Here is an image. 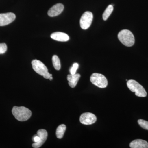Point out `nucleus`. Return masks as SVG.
I'll return each mask as SVG.
<instances>
[{"instance_id":"nucleus-1","label":"nucleus","mask_w":148,"mask_h":148,"mask_svg":"<svg viewBox=\"0 0 148 148\" xmlns=\"http://www.w3.org/2000/svg\"><path fill=\"white\" fill-rule=\"evenodd\" d=\"M12 114L16 119L20 121L28 120L32 116V112L26 107L14 106L12 110Z\"/></svg>"},{"instance_id":"nucleus-2","label":"nucleus","mask_w":148,"mask_h":148,"mask_svg":"<svg viewBox=\"0 0 148 148\" xmlns=\"http://www.w3.org/2000/svg\"><path fill=\"white\" fill-rule=\"evenodd\" d=\"M118 38L124 45L131 47L134 45L135 42V37L132 32L127 29L121 30L118 35Z\"/></svg>"},{"instance_id":"nucleus-3","label":"nucleus","mask_w":148,"mask_h":148,"mask_svg":"<svg viewBox=\"0 0 148 148\" xmlns=\"http://www.w3.org/2000/svg\"><path fill=\"white\" fill-rule=\"evenodd\" d=\"M32 66L33 69L37 73L42 76L46 79H49L52 75L48 71V69L45 64L39 60H33L32 61Z\"/></svg>"},{"instance_id":"nucleus-4","label":"nucleus","mask_w":148,"mask_h":148,"mask_svg":"<svg viewBox=\"0 0 148 148\" xmlns=\"http://www.w3.org/2000/svg\"><path fill=\"white\" fill-rule=\"evenodd\" d=\"M127 87L132 92H135L136 96L140 97H145L147 93L144 88L136 81L130 79L127 81Z\"/></svg>"},{"instance_id":"nucleus-5","label":"nucleus","mask_w":148,"mask_h":148,"mask_svg":"<svg viewBox=\"0 0 148 148\" xmlns=\"http://www.w3.org/2000/svg\"><path fill=\"white\" fill-rule=\"evenodd\" d=\"M91 83L100 88H105L108 85V81L105 76L101 74L94 73L90 77Z\"/></svg>"},{"instance_id":"nucleus-6","label":"nucleus","mask_w":148,"mask_h":148,"mask_svg":"<svg viewBox=\"0 0 148 148\" xmlns=\"http://www.w3.org/2000/svg\"><path fill=\"white\" fill-rule=\"evenodd\" d=\"M93 19V14L90 12L86 11L82 14L80 20L82 29L86 30L90 27Z\"/></svg>"},{"instance_id":"nucleus-7","label":"nucleus","mask_w":148,"mask_h":148,"mask_svg":"<svg viewBox=\"0 0 148 148\" xmlns=\"http://www.w3.org/2000/svg\"><path fill=\"white\" fill-rule=\"evenodd\" d=\"M79 120L82 124L88 125L95 123L97 120V118L94 114L86 112L81 115Z\"/></svg>"},{"instance_id":"nucleus-8","label":"nucleus","mask_w":148,"mask_h":148,"mask_svg":"<svg viewBox=\"0 0 148 148\" xmlns=\"http://www.w3.org/2000/svg\"><path fill=\"white\" fill-rule=\"evenodd\" d=\"M16 18L15 14L12 12L0 14V26H4L13 22Z\"/></svg>"},{"instance_id":"nucleus-9","label":"nucleus","mask_w":148,"mask_h":148,"mask_svg":"<svg viewBox=\"0 0 148 148\" xmlns=\"http://www.w3.org/2000/svg\"><path fill=\"white\" fill-rule=\"evenodd\" d=\"M37 135L40 137V141L39 143H34L32 144V147L34 148L40 147L45 143L47 138V132L45 130L40 129L38 130Z\"/></svg>"},{"instance_id":"nucleus-10","label":"nucleus","mask_w":148,"mask_h":148,"mask_svg":"<svg viewBox=\"0 0 148 148\" xmlns=\"http://www.w3.org/2000/svg\"><path fill=\"white\" fill-rule=\"evenodd\" d=\"M64 9L62 4L58 3L53 5L48 12V15L50 17H54L61 14Z\"/></svg>"},{"instance_id":"nucleus-11","label":"nucleus","mask_w":148,"mask_h":148,"mask_svg":"<svg viewBox=\"0 0 148 148\" xmlns=\"http://www.w3.org/2000/svg\"><path fill=\"white\" fill-rule=\"evenodd\" d=\"M50 36L52 39L58 41H68L70 39L69 36L67 34L61 32H56L52 33L51 35Z\"/></svg>"},{"instance_id":"nucleus-12","label":"nucleus","mask_w":148,"mask_h":148,"mask_svg":"<svg viewBox=\"0 0 148 148\" xmlns=\"http://www.w3.org/2000/svg\"><path fill=\"white\" fill-rule=\"evenodd\" d=\"M130 147L131 148H148V143L145 140L137 139L130 143Z\"/></svg>"},{"instance_id":"nucleus-13","label":"nucleus","mask_w":148,"mask_h":148,"mask_svg":"<svg viewBox=\"0 0 148 148\" xmlns=\"http://www.w3.org/2000/svg\"><path fill=\"white\" fill-rule=\"evenodd\" d=\"M80 77V75L79 74L68 75L67 76V79L69 81V85L71 88L75 87Z\"/></svg>"},{"instance_id":"nucleus-14","label":"nucleus","mask_w":148,"mask_h":148,"mask_svg":"<svg viewBox=\"0 0 148 148\" xmlns=\"http://www.w3.org/2000/svg\"><path fill=\"white\" fill-rule=\"evenodd\" d=\"M66 129V125L64 124L60 125L56 130V135L58 139H61L64 137V133Z\"/></svg>"},{"instance_id":"nucleus-15","label":"nucleus","mask_w":148,"mask_h":148,"mask_svg":"<svg viewBox=\"0 0 148 148\" xmlns=\"http://www.w3.org/2000/svg\"><path fill=\"white\" fill-rule=\"evenodd\" d=\"M113 10V6L112 5H110L107 8L103 14V20L106 21L108 19L109 16H110Z\"/></svg>"},{"instance_id":"nucleus-16","label":"nucleus","mask_w":148,"mask_h":148,"mask_svg":"<svg viewBox=\"0 0 148 148\" xmlns=\"http://www.w3.org/2000/svg\"><path fill=\"white\" fill-rule=\"evenodd\" d=\"M52 63L54 69L57 71H59L61 69V63L60 59L56 55H53L52 58Z\"/></svg>"},{"instance_id":"nucleus-17","label":"nucleus","mask_w":148,"mask_h":148,"mask_svg":"<svg viewBox=\"0 0 148 148\" xmlns=\"http://www.w3.org/2000/svg\"><path fill=\"white\" fill-rule=\"evenodd\" d=\"M138 123L143 129L148 130V121L140 119L138 120Z\"/></svg>"},{"instance_id":"nucleus-18","label":"nucleus","mask_w":148,"mask_h":148,"mask_svg":"<svg viewBox=\"0 0 148 148\" xmlns=\"http://www.w3.org/2000/svg\"><path fill=\"white\" fill-rule=\"evenodd\" d=\"M79 68V64L77 63H74L71 69H70V72L71 75L76 74L77 69Z\"/></svg>"},{"instance_id":"nucleus-19","label":"nucleus","mask_w":148,"mask_h":148,"mask_svg":"<svg viewBox=\"0 0 148 148\" xmlns=\"http://www.w3.org/2000/svg\"><path fill=\"white\" fill-rule=\"evenodd\" d=\"M7 50V46L5 43H0V54H3Z\"/></svg>"},{"instance_id":"nucleus-20","label":"nucleus","mask_w":148,"mask_h":148,"mask_svg":"<svg viewBox=\"0 0 148 148\" xmlns=\"http://www.w3.org/2000/svg\"><path fill=\"white\" fill-rule=\"evenodd\" d=\"M32 140L34 143H39L40 141V137L37 134L36 135H35L33 137Z\"/></svg>"},{"instance_id":"nucleus-21","label":"nucleus","mask_w":148,"mask_h":148,"mask_svg":"<svg viewBox=\"0 0 148 148\" xmlns=\"http://www.w3.org/2000/svg\"><path fill=\"white\" fill-rule=\"evenodd\" d=\"M49 79L50 80H51L53 79V77H52V76H51L50 78Z\"/></svg>"}]
</instances>
